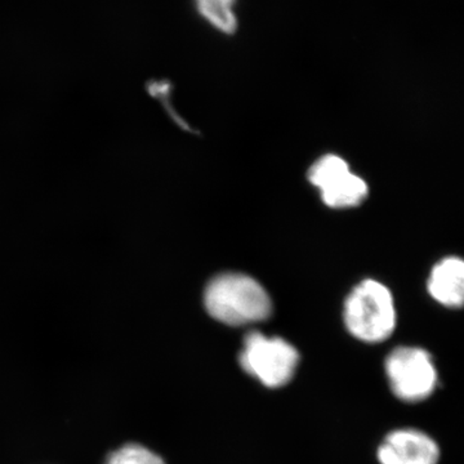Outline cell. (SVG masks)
<instances>
[{
    "label": "cell",
    "instance_id": "9c48e42d",
    "mask_svg": "<svg viewBox=\"0 0 464 464\" xmlns=\"http://www.w3.org/2000/svg\"><path fill=\"white\" fill-rule=\"evenodd\" d=\"M105 464H166L163 458L140 444H127L112 451Z\"/></svg>",
    "mask_w": 464,
    "mask_h": 464
},
{
    "label": "cell",
    "instance_id": "52a82bcc",
    "mask_svg": "<svg viewBox=\"0 0 464 464\" xmlns=\"http://www.w3.org/2000/svg\"><path fill=\"white\" fill-rule=\"evenodd\" d=\"M427 289L436 302L447 307H460L464 299V264L458 257H448L432 268Z\"/></svg>",
    "mask_w": 464,
    "mask_h": 464
},
{
    "label": "cell",
    "instance_id": "6da1fadb",
    "mask_svg": "<svg viewBox=\"0 0 464 464\" xmlns=\"http://www.w3.org/2000/svg\"><path fill=\"white\" fill-rule=\"evenodd\" d=\"M204 304L213 319L231 326L264 322L273 313V302L264 286L244 274L216 276L207 285Z\"/></svg>",
    "mask_w": 464,
    "mask_h": 464
},
{
    "label": "cell",
    "instance_id": "5b68a950",
    "mask_svg": "<svg viewBox=\"0 0 464 464\" xmlns=\"http://www.w3.org/2000/svg\"><path fill=\"white\" fill-rule=\"evenodd\" d=\"M308 179L322 192V199L331 208L359 206L368 197V185L337 155L320 158L308 172Z\"/></svg>",
    "mask_w": 464,
    "mask_h": 464
},
{
    "label": "cell",
    "instance_id": "277c9868",
    "mask_svg": "<svg viewBox=\"0 0 464 464\" xmlns=\"http://www.w3.org/2000/svg\"><path fill=\"white\" fill-rule=\"evenodd\" d=\"M391 390L402 401H423L438 384V371L432 357L420 347H398L384 362Z\"/></svg>",
    "mask_w": 464,
    "mask_h": 464
},
{
    "label": "cell",
    "instance_id": "ba28073f",
    "mask_svg": "<svg viewBox=\"0 0 464 464\" xmlns=\"http://www.w3.org/2000/svg\"><path fill=\"white\" fill-rule=\"evenodd\" d=\"M195 5L200 16L215 29L224 34L237 32V0H195Z\"/></svg>",
    "mask_w": 464,
    "mask_h": 464
},
{
    "label": "cell",
    "instance_id": "7a4b0ae2",
    "mask_svg": "<svg viewBox=\"0 0 464 464\" xmlns=\"http://www.w3.org/2000/svg\"><path fill=\"white\" fill-rule=\"evenodd\" d=\"M344 325L356 340L380 343L396 328L392 293L377 280L368 279L353 288L344 302Z\"/></svg>",
    "mask_w": 464,
    "mask_h": 464
},
{
    "label": "cell",
    "instance_id": "3957f363",
    "mask_svg": "<svg viewBox=\"0 0 464 464\" xmlns=\"http://www.w3.org/2000/svg\"><path fill=\"white\" fill-rule=\"evenodd\" d=\"M239 362L246 373L268 389H279L288 384L295 374L299 353L283 338L250 332L244 338Z\"/></svg>",
    "mask_w": 464,
    "mask_h": 464
},
{
    "label": "cell",
    "instance_id": "8992f818",
    "mask_svg": "<svg viewBox=\"0 0 464 464\" xmlns=\"http://www.w3.org/2000/svg\"><path fill=\"white\" fill-rule=\"evenodd\" d=\"M377 456L381 464H438L440 449L424 432L398 430L383 440Z\"/></svg>",
    "mask_w": 464,
    "mask_h": 464
}]
</instances>
